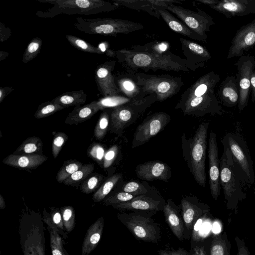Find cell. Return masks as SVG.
I'll list each match as a JSON object with an SVG mask.
<instances>
[{
	"label": "cell",
	"mask_w": 255,
	"mask_h": 255,
	"mask_svg": "<svg viewBox=\"0 0 255 255\" xmlns=\"http://www.w3.org/2000/svg\"><path fill=\"white\" fill-rule=\"evenodd\" d=\"M118 61L127 73L161 70L189 73L187 61L170 50H161L153 42L115 51Z\"/></svg>",
	"instance_id": "6da1fadb"
},
{
	"label": "cell",
	"mask_w": 255,
	"mask_h": 255,
	"mask_svg": "<svg viewBox=\"0 0 255 255\" xmlns=\"http://www.w3.org/2000/svg\"><path fill=\"white\" fill-rule=\"evenodd\" d=\"M220 79L213 71L199 78L183 92L175 109H180L185 116L222 115L221 106L214 93Z\"/></svg>",
	"instance_id": "7a4b0ae2"
},
{
	"label": "cell",
	"mask_w": 255,
	"mask_h": 255,
	"mask_svg": "<svg viewBox=\"0 0 255 255\" xmlns=\"http://www.w3.org/2000/svg\"><path fill=\"white\" fill-rule=\"evenodd\" d=\"M209 125V122L200 124L191 138L182 137L183 156L194 179L204 188L206 182L205 160Z\"/></svg>",
	"instance_id": "3957f363"
},
{
	"label": "cell",
	"mask_w": 255,
	"mask_h": 255,
	"mask_svg": "<svg viewBox=\"0 0 255 255\" xmlns=\"http://www.w3.org/2000/svg\"><path fill=\"white\" fill-rule=\"evenodd\" d=\"M223 148L220 160V184L223 188L227 208L236 213L240 202L247 198L241 186L245 181L234 162L229 149L225 146Z\"/></svg>",
	"instance_id": "277c9868"
},
{
	"label": "cell",
	"mask_w": 255,
	"mask_h": 255,
	"mask_svg": "<svg viewBox=\"0 0 255 255\" xmlns=\"http://www.w3.org/2000/svg\"><path fill=\"white\" fill-rule=\"evenodd\" d=\"M53 6L44 11H38L36 14L41 18H51L64 14L67 15H91L109 12L117 8L114 3L102 0H37Z\"/></svg>",
	"instance_id": "5b68a950"
},
{
	"label": "cell",
	"mask_w": 255,
	"mask_h": 255,
	"mask_svg": "<svg viewBox=\"0 0 255 255\" xmlns=\"http://www.w3.org/2000/svg\"><path fill=\"white\" fill-rule=\"evenodd\" d=\"M45 228L40 214L22 215L18 224L19 242L23 255H46Z\"/></svg>",
	"instance_id": "8992f818"
},
{
	"label": "cell",
	"mask_w": 255,
	"mask_h": 255,
	"mask_svg": "<svg viewBox=\"0 0 255 255\" xmlns=\"http://www.w3.org/2000/svg\"><path fill=\"white\" fill-rule=\"evenodd\" d=\"M140 88L143 98L155 94L157 101H163L177 94L184 83L181 77L169 74H148L142 72L131 74Z\"/></svg>",
	"instance_id": "52a82bcc"
},
{
	"label": "cell",
	"mask_w": 255,
	"mask_h": 255,
	"mask_svg": "<svg viewBox=\"0 0 255 255\" xmlns=\"http://www.w3.org/2000/svg\"><path fill=\"white\" fill-rule=\"evenodd\" d=\"M73 25L83 32L89 34H104L116 36L128 34L143 29V25L131 20L111 18H86L77 17Z\"/></svg>",
	"instance_id": "ba28073f"
},
{
	"label": "cell",
	"mask_w": 255,
	"mask_h": 255,
	"mask_svg": "<svg viewBox=\"0 0 255 255\" xmlns=\"http://www.w3.org/2000/svg\"><path fill=\"white\" fill-rule=\"evenodd\" d=\"M153 215L144 212H123L118 213L117 217L137 240L157 243L161 238V229L151 218Z\"/></svg>",
	"instance_id": "9c48e42d"
},
{
	"label": "cell",
	"mask_w": 255,
	"mask_h": 255,
	"mask_svg": "<svg viewBox=\"0 0 255 255\" xmlns=\"http://www.w3.org/2000/svg\"><path fill=\"white\" fill-rule=\"evenodd\" d=\"M157 101L155 94L147 95L142 99L113 108L111 114V130L120 136L148 108Z\"/></svg>",
	"instance_id": "30bf717a"
},
{
	"label": "cell",
	"mask_w": 255,
	"mask_h": 255,
	"mask_svg": "<svg viewBox=\"0 0 255 255\" xmlns=\"http://www.w3.org/2000/svg\"><path fill=\"white\" fill-rule=\"evenodd\" d=\"M221 142L223 146L230 150L233 160L245 182L253 184L255 179L253 163L244 138L239 133L227 132L223 136Z\"/></svg>",
	"instance_id": "8fae6325"
},
{
	"label": "cell",
	"mask_w": 255,
	"mask_h": 255,
	"mask_svg": "<svg viewBox=\"0 0 255 255\" xmlns=\"http://www.w3.org/2000/svg\"><path fill=\"white\" fill-rule=\"evenodd\" d=\"M166 9L174 14L181 21L207 41L208 37L206 33L215 24L213 18L210 15L198 8H196L197 11H195L175 4L168 5Z\"/></svg>",
	"instance_id": "7c38bea8"
},
{
	"label": "cell",
	"mask_w": 255,
	"mask_h": 255,
	"mask_svg": "<svg viewBox=\"0 0 255 255\" xmlns=\"http://www.w3.org/2000/svg\"><path fill=\"white\" fill-rule=\"evenodd\" d=\"M170 121V116L163 112H156L147 116L136 129L132 141V148L149 141L162 130Z\"/></svg>",
	"instance_id": "4fadbf2b"
},
{
	"label": "cell",
	"mask_w": 255,
	"mask_h": 255,
	"mask_svg": "<svg viewBox=\"0 0 255 255\" xmlns=\"http://www.w3.org/2000/svg\"><path fill=\"white\" fill-rule=\"evenodd\" d=\"M235 65L238 70L236 81L239 91L238 109L241 112L248 104L251 78L255 68V57L253 55H243Z\"/></svg>",
	"instance_id": "5bb4252c"
},
{
	"label": "cell",
	"mask_w": 255,
	"mask_h": 255,
	"mask_svg": "<svg viewBox=\"0 0 255 255\" xmlns=\"http://www.w3.org/2000/svg\"><path fill=\"white\" fill-rule=\"evenodd\" d=\"M164 199L159 194L139 195L132 200L112 205L121 211H133L155 214L163 210L166 204Z\"/></svg>",
	"instance_id": "9a60e30c"
},
{
	"label": "cell",
	"mask_w": 255,
	"mask_h": 255,
	"mask_svg": "<svg viewBox=\"0 0 255 255\" xmlns=\"http://www.w3.org/2000/svg\"><path fill=\"white\" fill-rule=\"evenodd\" d=\"M222 13L226 17L244 16L255 13V0H199Z\"/></svg>",
	"instance_id": "2e32d148"
},
{
	"label": "cell",
	"mask_w": 255,
	"mask_h": 255,
	"mask_svg": "<svg viewBox=\"0 0 255 255\" xmlns=\"http://www.w3.org/2000/svg\"><path fill=\"white\" fill-rule=\"evenodd\" d=\"M115 60L106 61L98 65L95 71V78L99 93L104 97L120 95V91L112 72L115 69Z\"/></svg>",
	"instance_id": "e0dca14e"
},
{
	"label": "cell",
	"mask_w": 255,
	"mask_h": 255,
	"mask_svg": "<svg viewBox=\"0 0 255 255\" xmlns=\"http://www.w3.org/2000/svg\"><path fill=\"white\" fill-rule=\"evenodd\" d=\"M208 158L209 185L212 198L217 200L220 194L221 184L220 180V161L219 159L218 149L215 132L210 133L208 139Z\"/></svg>",
	"instance_id": "ac0fdd59"
},
{
	"label": "cell",
	"mask_w": 255,
	"mask_h": 255,
	"mask_svg": "<svg viewBox=\"0 0 255 255\" xmlns=\"http://www.w3.org/2000/svg\"><path fill=\"white\" fill-rule=\"evenodd\" d=\"M255 44V19L243 26L232 39L228 59L241 57Z\"/></svg>",
	"instance_id": "d6986e66"
},
{
	"label": "cell",
	"mask_w": 255,
	"mask_h": 255,
	"mask_svg": "<svg viewBox=\"0 0 255 255\" xmlns=\"http://www.w3.org/2000/svg\"><path fill=\"white\" fill-rule=\"evenodd\" d=\"M182 216L185 227L190 230L198 219L210 215L209 206L195 196L184 197L181 200Z\"/></svg>",
	"instance_id": "ffe728a7"
},
{
	"label": "cell",
	"mask_w": 255,
	"mask_h": 255,
	"mask_svg": "<svg viewBox=\"0 0 255 255\" xmlns=\"http://www.w3.org/2000/svg\"><path fill=\"white\" fill-rule=\"evenodd\" d=\"M179 40L190 71L195 72L197 69L203 68L211 58V55L206 47L182 37H179Z\"/></svg>",
	"instance_id": "44dd1931"
},
{
	"label": "cell",
	"mask_w": 255,
	"mask_h": 255,
	"mask_svg": "<svg viewBox=\"0 0 255 255\" xmlns=\"http://www.w3.org/2000/svg\"><path fill=\"white\" fill-rule=\"evenodd\" d=\"M135 171L139 179L145 181L159 180L168 182L171 176L170 167L166 163L158 160L138 164Z\"/></svg>",
	"instance_id": "7402d4cb"
},
{
	"label": "cell",
	"mask_w": 255,
	"mask_h": 255,
	"mask_svg": "<svg viewBox=\"0 0 255 255\" xmlns=\"http://www.w3.org/2000/svg\"><path fill=\"white\" fill-rule=\"evenodd\" d=\"M154 10L159 13L169 27L175 32L186 36L192 40L206 42L204 38L190 29L180 20L176 18L165 8L156 7Z\"/></svg>",
	"instance_id": "603a6c76"
},
{
	"label": "cell",
	"mask_w": 255,
	"mask_h": 255,
	"mask_svg": "<svg viewBox=\"0 0 255 255\" xmlns=\"http://www.w3.org/2000/svg\"><path fill=\"white\" fill-rule=\"evenodd\" d=\"M162 211L165 221L172 233L180 241H182L185 225L179 208L172 199H168Z\"/></svg>",
	"instance_id": "cb8c5ba5"
},
{
	"label": "cell",
	"mask_w": 255,
	"mask_h": 255,
	"mask_svg": "<svg viewBox=\"0 0 255 255\" xmlns=\"http://www.w3.org/2000/svg\"><path fill=\"white\" fill-rule=\"evenodd\" d=\"M47 157L41 154H19L12 153L6 156L3 163L18 168L33 169L41 165Z\"/></svg>",
	"instance_id": "d4e9b609"
},
{
	"label": "cell",
	"mask_w": 255,
	"mask_h": 255,
	"mask_svg": "<svg viewBox=\"0 0 255 255\" xmlns=\"http://www.w3.org/2000/svg\"><path fill=\"white\" fill-rule=\"evenodd\" d=\"M218 94L224 106L232 108L238 104L239 91L236 79L232 76L226 77L220 85Z\"/></svg>",
	"instance_id": "484cf974"
},
{
	"label": "cell",
	"mask_w": 255,
	"mask_h": 255,
	"mask_svg": "<svg viewBox=\"0 0 255 255\" xmlns=\"http://www.w3.org/2000/svg\"><path fill=\"white\" fill-rule=\"evenodd\" d=\"M104 219L99 218L88 229L82 246V255H89L97 246L102 237Z\"/></svg>",
	"instance_id": "4316f807"
},
{
	"label": "cell",
	"mask_w": 255,
	"mask_h": 255,
	"mask_svg": "<svg viewBox=\"0 0 255 255\" xmlns=\"http://www.w3.org/2000/svg\"><path fill=\"white\" fill-rule=\"evenodd\" d=\"M115 81L120 93L125 96L134 101L144 98L140 88L131 74L127 72L126 74L119 75L115 77Z\"/></svg>",
	"instance_id": "83f0119b"
},
{
	"label": "cell",
	"mask_w": 255,
	"mask_h": 255,
	"mask_svg": "<svg viewBox=\"0 0 255 255\" xmlns=\"http://www.w3.org/2000/svg\"><path fill=\"white\" fill-rule=\"evenodd\" d=\"M99 111L97 101L84 106L75 107L67 117L65 123L68 125H77L91 119Z\"/></svg>",
	"instance_id": "f1b7e54d"
},
{
	"label": "cell",
	"mask_w": 255,
	"mask_h": 255,
	"mask_svg": "<svg viewBox=\"0 0 255 255\" xmlns=\"http://www.w3.org/2000/svg\"><path fill=\"white\" fill-rule=\"evenodd\" d=\"M87 95L83 90L66 92L51 100L64 108L71 106H80L85 104Z\"/></svg>",
	"instance_id": "f546056e"
},
{
	"label": "cell",
	"mask_w": 255,
	"mask_h": 255,
	"mask_svg": "<svg viewBox=\"0 0 255 255\" xmlns=\"http://www.w3.org/2000/svg\"><path fill=\"white\" fill-rule=\"evenodd\" d=\"M50 213L44 209L43 222L47 225L58 232L63 240L68 238V233L66 231L62 218L60 210L58 208L51 207Z\"/></svg>",
	"instance_id": "4dcf8cb0"
},
{
	"label": "cell",
	"mask_w": 255,
	"mask_h": 255,
	"mask_svg": "<svg viewBox=\"0 0 255 255\" xmlns=\"http://www.w3.org/2000/svg\"><path fill=\"white\" fill-rule=\"evenodd\" d=\"M116 6H122L130 9L143 11L151 16L158 19L160 16L155 11V6L153 0H113Z\"/></svg>",
	"instance_id": "1f68e13d"
},
{
	"label": "cell",
	"mask_w": 255,
	"mask_h": 255,
	"mask_svg": "<svg viewBox=\"0 0 255 255\" xmlns=\"http://www.w3.org/2000/svg\"><path fill=\"white\" fill-rule=\"evenodd\" d=\"M231 244L226 232L214 234L210 246V255H231Z\"/></svg>",
	"instance_id": "d6a6232c"
},
{
	"label": "cell",
	"mask_w": 255,
	"mask_h": 255,
	"mask_svg": "<svg viewBox=\"0 0 255 255\" xmlns=\"http://www.w3.org/2000/svg\"><path fill=\"white\" fill-rule=\"evenodd\" d=\"M43 143L38 137L32 136L27 138L14 152L19 154H40L42 151Z\"/></svg>",
	"instance_id": "836d02e7"
},
{
	"label": "cell",
	"mask_w": 255,
	"mask_h": 255,
	"mask_svg": "<svg viewBox=\"0 0 255 255\" xmlns=\"http://www.w3.org/2000/svg\"><path fill=\"white\" fill-rule=\"evenodd\" d=\"M122 177L121 173H117L108 178L93 195L94 201L97 203L103 200Z\"/></svg>",
	"instance_id": "e575fe53"
},
{
	"label": "cell",
	"mask_w": 255,
	"mask_h": 255,
	"mask_svg": "<svg viewBox=\"0 0 255 255\" xmlns=\"http://www.w3.org/2000/svg\"><path fill=\"white\" fill-rule=\"evenodd\" d=\"M122 191L136 195L159 193L145 182L141 183L135 181L126 183L123 186Z\"/></svg>",
	"instance_id": "d590c367"
},
{
	"label": "cell",
	"mask_w": 255,
	"mask_h": 255,
	"mask_svg": "<svg viewBox=\"0 0 255 255\" xmlns=\"http://www.w3.org/2000/svg\"><path fill=\"white\" fill-rule=\"evenodd\" d=\"M49 233L50 245L52 255H69L64 248V240L58 232L49 226H47Z\"/></svg>",
	"instance_id": "8d00e7d4"
},
{
	"label": "cell",
	"mask_w": 255,
	"mask_h": 255,
	"mask_svg": "<svg viewBox=\"0 0 255 255\" xmlns=\"http://www.w3.org/2000/svg\"><path fill=\"white\" fill-rule=\"evenodd\" d=\"M134 101L123 95L112 97H104L100 100H97V105L99 111L106 108H116Z\"/></svg>",
	"instance_id": "74e56055"
},
{
	"label": "cell",
	"mask_w": 255,
	"mask_h": 255,
	"mask_svg": "<svg viewBox=\"0 0 255 255\" xmlns=\"http://www.w3.org/2000/svg\"><path fill=\"white\" fill-rule=\"evenodd\" d=\"M66 38L72 46L83 52L97 54L104 53L99 47H96L76 36L67 34Z\"/></svg>",
	"instance_id": "f35d334b"
},
{
	"label": "cell",
	"mask_w": 255,
	"mask_h": 255,
	"mask_svg": "<svg viewBox=\"0 0 255 255\" xmlns=\"http://www.w3.org/2000/svg\"><path fill=\"white\" fill-rule=\"evenodd\" d=\"M83 166L82 163L76 160L66 161L64 164L59 169L56 176L57 181L61 183L69 178L72 174Z\"/></svg>",
	"instance_id": "ab89813d"
},
{
	"label": "cell",
	"mask_w": 255,
	"mask_h": 255,
	"mask_svg": "<svg viewBox=\"0 0 255 255\" xmlns=\"http://www.w3.org/2000/svg\"><path fill=\"white\" fill-rule=\"evenodd\" d=\"M62 220L66 231L69 233L75 228L76 224V214L72 206H65L60 208Z\"/></svg>",
	"instance_id": "60d3db41"
},
{
	"label": "cell",
	"mask_w": 255,
	"mask_h": 255,
	"mask_svg": "<svg viewBox=\"0 0 255 255\" xmlns=\"http://www.w3.org/2000/svg\"><path fill=\"white\" fill-rule=\"evenodd\" d=\"M94 169V165L92 163L83 165L81 168L72 174L63 183L67 185H71L81 182L91 174Z\"/></svg>",
	"instance_id": "b9f144b4"
},
{
	"label": "cell",
	"mask_w": 255,
	"mask_h": 255,
	"mask_svg": "<svg viewBox=\"0 0 255 255\" xmlns=\"http://www.w3.org/2000/svg\"><path fill=\"white\" fill-rule=\"evenodd\" d=\"M42 46V40L35 37L29 43L23 55L22 61L27 63L35 58L40 53Z\"/></svg>",
	"instance_id": "7bdbcfd3"
},
{
	"label": "cell",
	"mask_w": 255,
	"mask_h": 255,
	"mask_svg": "<svg viewBox=\"0 0 255 255\" xmlns=\"http://www.w3.org/2000/svg\"><path fill=\"white\" fill-rule=\"evenodd\" d=\"M63 109L64 108L62 106L52 101H46L39 106L34 114V117L36 119L46 118Z\"/></svg>",
	"instance_id": "ee69618b"
},
{
	"label": "cell",
	"mask_w": 255,
	"mask_h": 255,
	"mask_svg": "<svg viewBox=\"0 0 255 255\" xmlns=\"http://www.w3.org/2000/svg\"><path fill=\"white\" fill-rule=\"evenodd\" d=\"M109 120L107 112L101 113L94 129V136L97 139L101 140L104 138L109 127Z\"/></svg>",
	"instance_id": "f6af8a7d"
},
{
	"label": "cell",
	"mask_w": 255,
	"mask_h": 255,
	"mask_svg": "<svg viewBox=\"0 0 255 255\" xmlns=\"http://www.w3.org/2000/svg\"><path fill=\"white\" fill-rule=\"evenodd\" d=\"M103 178V176L96 174L85 180L80 186L81 191L86 194L94 192L99 186Z\"/></svg>",
	"instance_id": "bcb514c9"
},
{
	"label": "cell",
	"mask_w": 255,
	"mask_h": 255,
	"mask_svg": "<svg viewBox=\"0 0 255 255\" xmlns=\"http://www.w3.org/2000/svg\"><path fill=\"white\" fill-rule=\"evenodd\" d=\"M136 195L132 194L123 191L119 192L113 195H112L106 198L103 202L105 205H112L114 204H119L126 202L132 200Z\"/></svg>",
	"instance_id": "7dc6e473"
},
{
	"label": "cell",
	"mask_w": 255,
	"mask_h": 255,
	"mask_svg": "<svg viewBox=\"0 0 255 255\" xmlns=\"http://www.w3.org/2000/svg\"><path fill=\"white\" fill-rule=\"evenodd\" d=\"M54 138L52 144V153L54 158H56L63 145L68 139V136L64 132H53Z\"/></svg>",
	"instance_id": "c3c4849f"
},
{
	"label": "cell",
	"mask_w": 255,
	"mask_h": 255,
	"mask_svg": "<svg viewBox=\"0 0 255 255\" xmlns=\"http://www.w3.org/2000/svg\"><path fill=\"white\" fill-rule=\"evenodd\" d=\"M88 155L99 164L103 162L105 154L103 147L98 143H94L90 146L87 152Z\"/></svg>",
	"instance_id": "681fc988"
},
{
	"label": "cell",
	"mask_w": 255,
	"mask_h": 255,
	"mask_svg": "<svg viewBox=\"0 0 255 255\" xmlns=\"http://www.w3.org/2000/svg\"><path fill=\"white\" fill-rule=\"evenodd\" d=\"M118 153V147L114 145L106 152L104 157L103 166L104 168L110 167L115 161Z\"/></svg>",
	"instance_id": "f907efd6"
},
{
	"label": "cell",
	"mask_w": 255,
	"mask_h": 255,
	"mask_svg": "<svg viewBox=\"0 0 255 255\" xmlns=\"http://www.w3.org/2000/svg\"><path fill=\"white\" fill-rule=\"evenodd\" d=\"M235 240L237 247V253L236 255H251L248 247L246 246L244 239H240L236 236Z\"/></svg>",
	"instance_id": "816d5d0a"
},
{
	"label": "cell",
	"mask_w": 255,
	"mask_h": 255,
	"mask_svg": "<svg viewBox=\"0 0 255 255\" xmlns=\"http://www.w3.org/2000/svg\"><path fill=\"white\" fill-rule=\"evenodd\" d=\"M11 36L10 29L3 23H0V41L1 42L6 41Z\"/></svg>",
	"instance_id": "f5cc1de1"
},
{
	"label": "cell",
	"mask_w": 255,
	"mask_h": 255,
	"mask_svg": "<svg viewBox=\"0 0 255 255\" xmlns=\"http://www.w3.org/2000/svg\"><path fill=\"white\" fill-rule=\"evenodd\" d=\"M14 88L12 87H4L0 88V103H1L4 99L12 91Z\"/></svg>",
	"instance_id": "db71d44e"
},
{
	"label": "cell",
	"mask_w": 255,
	"mask_h": 255,
	"mask_svg": "<svg viewBox=\"0 0 255 255\" xmlns=\"http://www.w3.org/2000/svg\"><path fill=\"white\" fill-rule=\"evenodd\" d=\"M251 90L252 101L253 103H254L255 102V68L251 76Z\"/></svg>",
	"instance_id": "11a10c76"
},
{
	"label": "cell",
	"mask_w": 255,
	"mask_h": 255,
	"mask_svg": "<svg viewBox=\"0 0 255 255\" xmlns=\"http://www.w3.org/2000/svg\"><path fill=\"white\" fill-rule=\"evenodd\" d=\"M194 255H207L204 246H198L194 249Z\"/></svg>",
	"instance_id": "9f6ffc18"
},
{
	"label": "cell",
	"mask_w": 255,
	"mask_h": 255,
	"mask_svg": "<svg viewBox=\"0 0 255 255\" xmlns=\"http://www.w3.org/2000/svg\"><path fill=\"white\" fill-rule=\"evenodd\" d=\"M169 252L171 255H189V254L182 248H179L177 250L172 248L171 251ZM192 255H194V254Z\"/></svg>",
	"instance_id": "6f0895ef"
},
{
	"label": "cell",
	"mask_w": 255,
	"mask_h": 255,
	"mask_svg": "<svg viewBox=\"0 0 255 255\" xmlns=\"http://www.w3.org/2000/svg\"><path fill=\"white\" fill-rule=\"evenodd\" d=\"M8 54L9 53L7 52L1 50L0 51V61L5 59L8 56Z\"/></svg>",
	"instance_id": "680465c9"
},
{
	"label": "cell",
	"mask_w": 255,
	"mask_h": 255,
	"mask_svg": "<svg viewBox=\"0 0 255 255\" xmlns=\"http://www.w3.org/2000/svg\"><path fill=\"white\" fill-rule=\"evenodd\" d=\"M5 208V201L1 195H0V208L1 209H4Z\"/></svg>",
	"instance_id": "91938a15"
},
{
	"label": "cell",
	"mask_w": 255,
	"mask_h": 255,
	"mask_svg": "<svg viewBox=\"0 0 255 255\" xmlns=\"http://www.w3.org/2000/svg\"><path fill=\"white\" fill-rule=\"evenodd\" d=\"M213 230L215 231L216 234H218L220 230L219 224L218 223H215L214 224Z\"/></svg>",
	"instance_id": "94428289"
},
{
	"label": "cell",
	"mask_w": 255,
	"mask_h": 255,
	"mask_svg": "<svg viewBox=\"0 0 255 255\" xmlns=\"http://www.w3.org/2000/svg\"><path fill=\"white\" fill-rule=\"evenodd\" d=\"M158 252L159 255H171L169 252L166 250H160Z\"/></svg>",
	"instance_id": "6125c7cd"
},
{
	"label": "cell",
	"mask_w": 255,
	"mask_h": 255,
	"mask_svg": "<svg viewBox=\"0 0 255 255\" xmlns=\"http://www.w3.org/2000/svg\"></svg>",
	"instance_id": "be15d7a7"
}]
</instances>
